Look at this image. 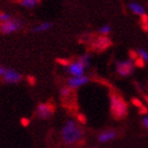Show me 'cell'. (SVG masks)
Masks as SVG:
<instances>
[{
  "label": "cell",
  "mask_w": 148,
  "mask_h": 148,
  "mask_svg": "<svg viewBox=\"0 0 148 148\" xmlns=\"http://www.w3.org/2000/svg\"><path fill=\"white\" fill-rule=\"evenodd\" d=\"M38 3H39V0H20L21 6H23L25 9H29V10L36 8Z\"/></svg>",
  "instance_id": "13"
},
{
  "label": "cell",
  "mask_w": 148,
  "mask_h": 148,
  "mask_svg": "<svg viewBox=\"0 0 148 148\" xmlns=\"http://www.w3.org/2000/svg\"><path fill=\"white\" fill-rule=\"evenodd\" d=\"M117 132L113 129H108V130H104L97 136V141L99 143H108L112 140H114L116 138Z\"/></svg>",
  "instance_id": "10"
},
{
  "label": "cell",
  "mask_w": 148,
  "mask_h": 148,
  "mask_svg": "<svg viewBox=\"0 0 148 148\" xmlns=\"http://www.w3.org/2000/svg\"><path fill=\"white\" fill-rule=\"evenodd\" d=\"M53 27V23L50 21H41L39 23L35 25L32 28V32L35 34H41V33H46V32L50 31Z\"/></svg>",
  "instance_id": "11"
},
{
  "label": "cell",
  "mask_w": 148,
  "mask_h": 148,
  "mask_svg": "<svg viewBox=\"0 0 148 148\" xmlns=\"http://www.w3.org/2000/svg\"><path fill=\"white\" fill-rule=\"evenodd\" d=\"M128 9H129L130 12L133 13L134 15L140 16V17H142L143 15L146 14V11H145V9H144V6H143L142 4H140V3L130 2L129 4H128Z\"/></svg>",
  "instance_id": "12"
},
{
  "label": "cell",
  "mask_w": 148,
  "mask_h": 148,
  "mask_svg": "<svg viewBox=\"0 0 148 148\" xmlns=\"http://www.w3.org/2000/svg\"><path fill=\"white\" fill-rule=\"evenodd\" d=\"M70 148H77V146H75V145H74V146H70Z\"/></svg>",
  "instance_id": "23"
},
{
  "label": "cell",
  "mask_w": 148,
  "mask_h": 148,
  "mask_svg": "<svg viewBox=\"0 0 148 148\" xmlns=\"http://www.w3.org/2000/svg\"><path fill=\"white\" fill-rule=\"evenodd\" d=\"M110 111L114 119L122 120L128 113V106L125 99L115 92L110 93Z\"/></svg>",
  "instance_id": "2"
},
{
  "label": "cell",
  "mask_w": 148,
  "mask_h": 148,
  "mask_svg": "<svg viewBox=\"0 0 148 148\" xmlns=\"http://www.w3.org/2000/svg\"><path fill=\"white\" fill-rule=\"evenodd\" d=\"M4 71H5V68H4L2 65H0V78H2L3 74H4Z\"/></svg>",
  "instance_id": "21"
},
{
  "label": "cell",
  "mask_w": 148,
  "mask_h": 148,
  "mask_svg": "<svg viewBox=\"0 0 148 148\" xmlns=\"http://www.w3.org/2000/svg\"><path fill=\"white\" fill-rule=\"evenodd\" d=\"M141 25H142V28L145 30L146 32H148V16L147 14L143 15L141 17Z\"/></svg>",
  "instance_id": "19"
},
{
  "label": "cell",
  "mask_w": 148,
  "mask_h": 148,
  "mask_svg": "<svg viewBox=\"0 0 148 148\" xmlns=\"http://www.w3.org/2000/svg\"><path fill=\"white\" fill-rule=\"evenodd\" d=\"M136 65L132 59H126V60H120L115 64V70L119 75L123 77H127L131 75L132 72L134 71Z\"/></svg>",
  "instance_id": "5"
},
{
  "label": "cell",
  "mask_w": 148,
  "mask_h": 148,
  "mask_svg": "<svg viewBox=\"0 0 148 148\" xmlns=\"http://www.w3.org/2000/svg\"><path fill=\"white\" fill-rule=\"evenodd\" d=\"M54 112L53 106L48 103H41L37 106L36 108V115L40 120H49L51 119Z\"/></svg>",
  "instance_id": "8"
},
{
  "label": "cell",
  "mask_w": 148,
  "mask_h": 148,
  "mask_svg": "<svg viewBox=\"0 0 148 148\" xmlns=\"http://www.w3.org/2000/svg\"><path fill=\"white\" fill-rule=\"evenodd\" d=\"M142 124H143V126L145 127L146 129H148V116H145L144 119H143Z\"/></svg>",
  "instance_id": "20"
},
{
  "label": "cell",
  "mask_w": 148,
  "mask_h": 148,
  "mask_svg": "<svg viewBox=\"0 0 148 148\" xmlns=\"http://www.w3.org/2000/svg\"><path fill=\"white\" fill-rule=\"evenodd\" d=\"M12 18H13V15L11 14V13H8V12L0 13V23L9 21V20H11Z\"/></svg>",
  "instance_id": "17"
},
{
  "label": "cell",
  "mask_w": 148,
  "mask_h": 148,
  "mask_svg": "<svg viewBox=\"0 0 148 148\" xmlns=\"http://www.w3.org/2000/svg\"><path fill=\"white\" fill-rule=\"evenodd\" d=\"M3 82L8 85H16L19 84L22 79L21 73L13 68H5V71L2 76Z\"/></svg>",
  "instance_id": "6"
},
{
  "label": "cell",
  "mask_w": 148,
  "mask_h": 148,
  "mask_svg": "<svg viewBox=\"0 0 148 148\" xmlns=\"http://www.w3.org/2000/svg\"><path fill=\"white\" fill-rule=\"evenodd\" d=\"M78 59L83 62L84 65L86 66L87 69L89 68L90 65H91V56H90V54H88V53H85L83 55H80L79 57H78Z\"/></svg>",
  "instance_id": "15"
},
{
  "label": "cell",
  "mask_w": 148,
  "mask_h": 148,
  "mask_svg": "<svg viewBox=\"0 0 148 148\" xmlns=\"http://www.w3.org/2000/svg\"><path fill=\"white\" fill-rule=\"evenodd\" d=\"M91 148H99V146H93V147H91Z\"/></svg>",
  "instance_id": "24"
},
{
  "label": "cell",
  "mask_w": 148,
  "mask_h": 148,
  "mask_svg": "<svg viewBox=\"0 0 148 148\" xmlns=\"http://www.w3.org/2000/svg\"><path fill=\"white\" fill-rule=\"evenodd\" d=\"M89 82L90 78L86 74L82 75V76H70L67 79V87H69L71 90H76L88 85Z\"/></svg>",
  "instance_id": "7"
},
{
  "label": "cell",
  "mask_w": 148,
  "mask_h": 148,
  "mask_svg": "<svg viewBox=\"0 0 148 148\" xmlns=\"http://www.w3.org/2000/svg\"><path fill=\"white\" fill-rule=\"evenodd\" d=\"M62 143L67 146H74L84 138V130L76 121L68 120L60 130Z\"/></svg>",
  "instance_id": "1"
},
{
  "label": "cell",
  "mask_w": 148,
  "mask_h": 148,
  "mask_svg": "<svg viewBox=\"0 0 148 148\" xmlns=\"http://www.w3.org/2000/svg\"><path fill=\"white\" fill-rule=\"evenodd\" d=\"M64 68L70 76H82V75H85L87 71V67L78 58L72 62H66Z\"/></svg>",
  "instance_id": "4"
},
{
  "label": "cell",
  "mask_w": 148,
  "mask_h": 148,
  "mask_svg": "<svg viewBox=\"0 0 148 148\" xmlns=\"http://www.w3.org/2000/svg\"><path fill=\"white\" fill-rule=\"evenodd\" d=\"M145 99H146V102L148 103V95H145Z\"/></svg>",
  "instance_id": "22"
},
{
  "label": "cell",
  "mask_w": 148,
  "mask_h": 148,
  "mask_svg": "<svg viewBox=\"0 0 148 148\" xmlns=\"http://www.w3.org/2000/svg\"><path fill=\"white\" fill-rule=\"evenodd\" d=\"M136 53H138V56L140 58H142L145 62H148V52L143 49H138L136 50Z\"/></svg>",
  "instance_id": "18"
},
{
  "label": "cell",
  "mask_w": 148,
  "mask_h": 148,
  "mask_svg": "<svg viewBox=\"0 0 148 148\" xmlns=\"http://www.w3.org/2000/svg\"><path fill=\"white\" fill-rule=\"evenodd\" d=\"M97 33L99 34V36H109V34L111 33V27L109 25H101L97 30Z\"/></svg>",
  "instance_id": "14"
},
{
  "label": "cell",
  "mask_w": 148,
  "mask_h": 148,
  "mask_svg": "<svg viewBox=\"0 0 148 148\" xmlns=\"http://www.w3.org/2000/svg\"><path fill=\"white\" fill-rule=\"evenodd\" d=\"M111 46V40L108 36H99L93 41V48L97 51H104Z\"/></svg>",
  "instance_id": "9"
},
{
  "label": "cell",
  "mask_w": 148,
  "mask_h": 148,
  "mask_svg": "<svg viewBox=\"0 0 148 148\" xmlns=\"http://www.w3.org/2000/svg\"><path fill=\"white\" fill-rule=\"evenodd\" d=\"M71 93H72V90L67 86L62 87V88H60V90H59V94H60V96L64 97V99L69 97V96L71 95Z\"/></svg>",
  "instance_id": "16"
},
{
  "label": "cell",
  "mask_w": 148,
  "mask_h": 148,
  "mask_svg": "<svg viewBox=\"0 0 148 148\" xmlns=\"http://www.w3.org/2000/svg\"><path fill=\"white\" fill-rule=\"evenodd\" d=\"M25 25L23 20L20 18H14L3 23H0V33L2 35H11L20 31Z\"/></svg>",
  "instance_id": "3"
}]
</instances>
